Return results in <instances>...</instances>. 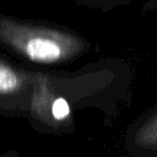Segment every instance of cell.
Here are the masks:
<instances>
[{
  "instance_id": "7a4b0ae2",
  "label": "cell",
  "mask_w": 157,
  "mask_h": 157,
  "mask_svg": "<svg viewBox=\"0 0 157 157\" xmlns=\"http://www.w3.org/2000/svg\"><path fill=\"white\" fill-rule=\"evenodd\" d=\"M26 119L42 132L61 134L74 130L71 105L61 91L59 78L34 70L31 102Z\"/></svg>"
},
{
  "instance_id": "5b68a950",
  "label": "cell",
  "mask_w": 157,
  "mask_h": 157,
  "mask_svg": "<svg viewBox=\"0 0 157 157\" xmlns=\"http://www.w3.org/2000/svg\"><path fill=\"white\" fill-rule=\"evenodd\" d=\"M0 157H21V156L18 155V152L16 150L9 148V150H6L4 152H0Z\"/></svg>"
},
{
  "instance_id": "6da1fadb",
  "label": "cell",
  "mask_w": 157,
  "mask_h": 157,
  "mask_svg": "<svg viewBox=\"0 0 157 157\" xmlns=\"http://www.w3.org/2000/svg\"><path fill=\"white\" fill-rule=\"evenodd\" d=\"M90 50L75 32L0 12V53L38 65L70 63Z\"/></svg>"
},
{
  "instance_id": "3957f363",
  "label": "cell",
  "mask_w": 157,
  "mask_h": 157,
  "mask_svg": "<svg viewBox=\"0 0 157 157\" xmlns=\"http://www.w3.org/2000/svg\"><path fill=\"white\" fill-rule=\"evenodd\" d=\"M34 70L23 67L0 53V119L26 118Z\"/></svg>"
},
{
  "instance_id": "277c9868",
  "label": "cell",
  "mask_w": 157,
  "mask_h": 157,
  "mask_svg": "<svg viewBox=\"0 0 157 157\" xmlns=\"http://www.w3.org/2000/svg\"><path fill=\"white\" fill-rule=\"evenodd\" d=\"M134 142L142 148L157 150V112L140 124L134 134Z\"/></svg>"
}]
</instances>
